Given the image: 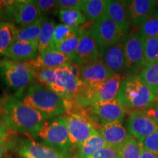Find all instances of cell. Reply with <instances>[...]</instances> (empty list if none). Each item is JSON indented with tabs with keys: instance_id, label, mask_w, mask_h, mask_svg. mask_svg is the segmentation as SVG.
<instances>
[{
	"instance_id": "cell-31",
	"label": "cell",
	"mask_w": 158,
	"mask_h": 158,
	"mask_svg": "<svg viewBox=\"0 0 158 158\" xmlns=\"http://www.w3.org/2000/svg\"><path fill=\"white\" fill-rule=\"evenodd\" d=\"M146 62L150 64L158 61V37L146 38L142 37ZM146 65V66H147Z\"/></svg>"
},
{
	"instance_id": "cell-14",
	"label": "cell",
	"mask_w": 158,
	"mask_h": 158,
	"mask_svg": "<svg viewBox=\"0 0 158 158\" xmlns=\"http://www.w3.org/2000/svg\"><path fill=\"white\" fill-rule=\"evenodd\" d=\"M78 70L81 81L86 86L102 84L114 75L100 58L92 62L78 66Z\"/></svg>"
},
{
	"instance_id": "cell-10",
	"label": "cell",
	"mask_w": 158,
	"mask_h": 158,
	"mask_svg": "<svg viewBox=\"0 0 158 158\" xmlns=\"http://www.w3.org/2000/svg\"><path fill=\"white\" fill-rule=\"evenodd\" d=\"M85 113L98 127L114 122H123L126 110L117 98L110 102L84 108Z\"/></svg>"
},
{
	"instance_id": "cell-8",
	"label": "cell",
	"mask_w": 158,
	"mask_h": 158,
	"mask_svg": "<svg viewBox=\"0 0 158 158\" xmlns=\"http://www.w3.org/2000/svg\"><path fill=\"white\" fill-rule=\"evenodd\" d=\"M78 76V66L72 62L56 69L51 91L66 101H73L84 87Z\"/></svg>"
},
{
	"instance_id": "cell-24",
	"label": "cell",
	"mask_w": 158,
	"mask_h": 158,
	"mask_svg": "<svg viewBox=\"0 0 158 158\" xmlns=\"http://www.w3.org/2000/svg\"><path fill=\"white\" fill-rule=\"evenodd\" d=\"M106 0H81V10L87 21L93 23L105 15Z\"/></svg>"
},
{
	"instance_id": "cell-13",
	"label": "cell",
	"mask_w": 158,
	"mask_h": 158,
	"mask_svg": "<svg viewBox=\"0 0 158 158\" xmlns=\"http://www.w3.org/2000/svg\"><path fill=\"white\" fill-rule=\"evenodd\" d=\"M129 133L137 140L141 141L158 130V122L150 117L143 110L129 112L127 122Z\"/></svg>"
},
{
	"instance_id": "cell-3",
	"label": "cell",
	"mask_w": 158,
	"mask_h": 158,
	"mask_svg": "<svg viewBox=\"0 0 158 158\" xmlns=\"http://www.w3.org/2000/svg\"><path fill=\"white\" fill-rule=\"evenodd\" d=\"M35 80L34 70L29 62L6 56L0 59V81L13 96L21 99Z\"/></svg>"
},
{
	"instance_id": "cell-46",
	"label": "cell",
	"mask_w": 158,
	"mask_h": 158,
	"mask_svg": "<svg viewBox=\"0 0 158 158\" xmlns=\"http://www.w3.org/2000/svg\"><path fill=\"white\" fill-rule=\"evenodd\" d=\"M2 100L1 98H0V104H1V102H2Z\"/></svg>"
},
{
	"instance_id": "cell-7",
	"label": "cell",
	"mask_w": 158,
	"mask_h": 158,
	"mask_svg": "<svg viewBox=\"0 0 158 158\" xmlns=\"http://www.w3.org/2000/svg\"><path fill=\"white\" fill-rule=\"evenodd\" d=\"M35 139L69 155L73 149L70 142L65 116L46 120Z\"/></svg>"
},
{
	"instance_id": "cell-16",
	"label": "cell",
	"mask_w": 158,
	"mask_h": 158,
	"mask_svg": "<svg viewBox=\"0 0 158 158\" xmlns=\"http://www.w3.org/2000/svg\"><path fill=\"white\" fill-rule=\"evenodd\" d=\"M100 59L114 74H121L125 70L124 40L100 48Z\"/></svg>"
},
{
	"instance_id": "cell-4",
	"label": "cell",
	"mask_w": 158,
	"mask_h": 158,
	"mask_svg": "<svg viewBox=\"0 0 158 158\" xmlns=\"http://www.w3.org/2000/svg\"><path fill=\"white\" fill-rule=\"evenodd\" d=\"M155 99V94L135 74L123 78L117 96L118 102L129 112L149 107Z\"/></svg>"
},
{
	"instance_id": "cell-35",
	"label": "cell",
	"mask_w": 158,
	"mask_h": 158,
	"mask_svg": "<svg viewBox=\"0 0 158 158\" xmlns=\"http://www.w3.org/2000/svg\"><path fill=\"white\" fill-rule=\"evenodd\" d=\"M77 28H71V27L65 26L62 23L56 24L54 29V37H53L51 47L56 46L68 39L76 31Z\"/></svg>"
},
{
	"instance_id": "cell-38",
	"label": "cell",
	"mask_w": 158,
	"mask_h": 158,
	"mask_svg": "<svg viewBox=\"0 0 158 158\" xmlns=\"http://www.w3.org/2000/svg\"><path fill=\"white\" fill-rule=\"evenodd\" d=\"M35 2L42 12L43 15L49 13H58V1L57 0H37ZM44 16V15H43Z\"/></svg>"
},
{
	"instance_id": "cell-25",
	"label": "cell",
	"mask_w": 158,
	"mask_h": 158,
	"mask_svg": "<svg viewBox=\"0 0 158 158\" xmlns=\"http://www.w3.org/2000/svg\"><path fill=\"white\" fill-rule=\"evenodd\" d=\"M19 29L13 23L0 21V55L3 56L7 48L16 41Z\"/></svg>"
},
{
	"instance_id": "cell-34",
	"label": "cell",
	"mask_w": 158,
	"mask_h": 158,
	"mask_svg": "<svg viewBox=\"0 0 158 158\" xmlns=\"http://www.w3.org/2000/svg\"><path fill=\"white\" fill-rule=\"evenodd\" d=\"M122 158H141V150L137 140L131 136L120 149Z\"/></svg>"
},
{
	"instance_id": "cell-20",
	"label": "cell",
	"mask_w": 158,
	"mask_h": 158,
	"mask_svg": "<svg viewBox=\"0 0 158 158\" xmlns=\"http://www.w3.org/2000/svg\"><path fill=\"white\" fill-rule=\"evenodd\" d=\"M99 133L102 136L107 146L121 149L131 134L120 122H114L102 126Z\"/></svg>"
},
{
	"instance_id": "cell-37",
	"label": "cell",
	"mask_w": 158,
	"mask_h": 158,
	"mask_svg": "<svg viewBox=\"0 0 158 158\" xmlns=\"http://www.w3.org/2000/svg\"><path fill=\"white\" fill-rule=\"evenodd\" d=\"M89 158H122L121 151L117 148L106 146L99 149Z\"/></svg>"
},
{
	"instance_id": "cell-33",
	"label": "cell",
	"mask_w": 158,
	"mask_h": 158,
	"mask_svg": "<svg viewBox=\"0 0 158 158\" xmlns=\"http://www.w3.org/2000/svg\"><path fill=\"white\" fill-rule=\"evenodd\" d=\"M138 32L146 38L158 37V12L156 11L152 16L140 27Z\"/></svg>"
},
{
	"instance_id": "cell-29",
	"label": "cell",
	"mask_w": 158,
	"mask_h": 158,
	"mask_svg": "<svg viewBox=\"0 0 158 158\" xmlns=\"http://www.w3.org/2000/svg\"><path fill=\"white\" fill-rule=\"evenodd\" d=\"M58 15L62 24L71 28H77L87 22L81 10H60L58 12Z\"/></svg>"
},
{
	"instance_id": "cell-18",
	"label": "cell",
	"mask_w": 158,
	"mask_h": 158,
	"mask_svg": "<svg viewBox=\"0 0 158 158\" xmlns=\"http://www.w3.org/2000/svg\"><path fill=\"white\" fill-rule=\"evenodd\" d=\"M127 5L131 25L141 26L155 13L157 2L152 0H130L124 1Z\"/></svg>"
},
{
	"instance_id": "cell-45",
	"label": "cell",
	"mask_w": 158,
	"mask_h": 158,
	"mask_svg": "<svg viewBox=\"0 0 158 158\" xmlns=\"http://www.w3.org/2000/svg\"><path fill=\"white\" fill-rule=\"evenodd\" d=\"M2 158H13V157H11L10 155H6V156H5V157H2Z\"/></svg>"
},
{
	"instance_id": "cell-43",
	"label": "cell",
	"mask_w": 158,
	"mask_h": 158,
	"mask_svg": "<svg viewBox=\"0 0 158 158\" xmlns=\"http://www.w3.org/2000/svg\"><path fill=\"white\" fill-rule=\"evenodd\" d=\"M140 150H141V158H158V156L156 155L155 154L145 151L141 147H140Z\"/></svg>"
},
{
	"instance_id": "cell-39",
	"label": "cell",
	"mask_w": 158,
	"mask_h": 158,
	"mask_svg": "<svg viewBox=\"0 0 158 158\" xmlns=\"http://www.w3.org/2000/svg\"><path fill=\"white\" fill-rule=\"evenodd\" d=\"M19 139L15 137L8 141L0 143V158L7 155L11 151H15Z\"/></svg>"
},
{
	"instance_id": "cell-2",
	"label": "cell",
	"mask_w": 158,
	"mask_h": 158,
	"mask_svg": "<svg viewBox=\"0 0 158 158\" xmlns=\"http://www.w3.org/2000/svg\"><path fill=\"white\" fill-rule=\"evenodd\" d=\"M21 99L46 120L61 116L67 112L66 101L64 99L37 82L33 83Z\"/></svg>"
},
{
	"instance_id": "cell-36",
	"label": "cell",
	"mask_w": 158,
	"mask_h": 158,
	"mask_svg": "<svg viewBox=\"0 0 158 158\" xmlns=\"http://www.w3.org/2000/svg\"><path fill=\"white\" fill-rule=\"evenodd\" d=\"M138 142L141 149L158 156V130Z\"/></svg>"
},
{
	"instance_id": "cell-32",
	"label": "cell",
	"mask_w": 158,
	"mask_h": 158,
	"mask_svg": "<svg viewBox=\"0 0 158 158\" xmlns=\"http://www.w3.org/2000/svg\"><path fill=\"white\" fill-rule=\"evenodd\" d=\"M33 70L37 82L51 90L54 83L56 69H33Z\"/></svg>"
},
{
	"instance_id": "cell-17",
	"label": "cell",
	"mask_w": 158,
	"mask_h": 158,
	"mask_svg": "<svg viewBox=\"0 0 158 158\" xmlns=\"http://www.w3.org/2000/svg\"><path fill=\"white\" fill-rule=\"evenodd\" d=\"M43 17L42 12L33 0H17L15 1L14 21L21 28L28 27Z\"/></svg>"
},
{
	"instance_id": "cell-27",
	"label": "cell",
	"mask_w": 158,
	"mask_h": 158,
	"mask_svg": "<svg viewBox=\"0 0 158 158\" xmlns=\"http://www.w3.org/2000/svg\"><path fill=\"white\" fill-rule=\"evenodd\" d=\"M139 78L156 96L158 92V61L147 64L139 73Z\"/></svg>"
},
{
	"instance_id": "cell-41",
	"label": "cell",
	"mask_w": 158,
	"mask_h": 158,
	"mask_svg": "<svg viewBox=\"0 0 158 158\" xmlns=\"http://www.w3.org/2000/svg\"><path fill=\"white\" fill-rule=\"evenodd\" d=\"M15 137H17L16 133H13L7 128L0 116V143L8 141Z\"/></svg>"
},
{
	"instance_id": "cell-1",
	"label": "cell",
	"mask_w": 158,
	"mask_h": 158,
	"mask_svg": "<svg viewBox=\"0 0 158 158\" xmlns=\"http://www.w3.org/2000/svg\"><path fill=\"white\" fill-rule=\"evenodd\" d=\"M0 116L7 128L15 133H21L35 139L46 121L44 116L21 99L14 96L2 100Z\"/></svg>"
},
{
	"instance_id": "cell-22",
	"label": "cell",
	"mask_w": 158,
	"mask_h": 158,
	"mask_svg": "<svg viewBox=\"0 0 158 158\" xmlns=\"http://www.w3.org/2000/svg\"><path fill=\"white\" fill-rule=\"evenodd\" d=\"M38 54L37 43L15 41L7 48L3 56L21 62H28L36 58Z\"/></svg>"
},
{
	"instance_id": "cell-28",
	"label": "cell",
	"mask_w": 158,
	"mask_h": 158,
	"mask_svg": "<svg viewBox=\"0 0 158 158\" xmlns=\"http://www.w3.org/2000/svg\"><path fill=\"white\" fill-rule=\"evenodd\" d=\"M55 27H56V24L54 20L44 16L40 33L38 40H37L39 53L51 46Z\"/></svg>"
},
{
	"instance_id": "cell-5",
	"label": "cell",
	"mask_w": 158,
	"mask_h": 158,
	"mask_svg": "<svg viewBox=\"0 0 158 158\" xmlns=\"http://www.w3.org/2000/svg\"><path fill=\"white\" fill-rule=\"evenodd\" d=\"M123 78L121 74H114L100 84L92 86H84L73 101L77 106L83 108L112 101L117 98Z\"/></svg>"
},
{
	"instance_id": "cell-42",
	"label": "cell",
	"mask_w": 158,
	"mask_h": 158,
	"mask_svg": "<svg viewBox=\"0 0 158 158\" xmlns=\"http://www.w3.org/2000/svg\"><path fill=\"white\" fill-rule=\"evenodd\" d=\"M148 116L158 122V104L154 102L152 105L143 110Z\"/></svg>"
},
{
	"instance_id": "cell-6",
	"label": "cell",
	"mask_w": 158,
	"mask_h": 158,
	"mask_svg": "<svg viewBox=\"0 0 158 158\" xmlns=\"http://www.w3.org/2000/svg\"><path fill=\"white\" fill-rule=\"evenodd\" d=\"M65 116L73 149H78L85 141L100 130V128L86 115L84 108L77 106L73 101L67 102Z\"/></svg>"
},
{
	"instance_id": "cell-26",
	"label": "cell",
	"mask_w": 158,
	"mask_h": 158,
	"mask_svg": "<svg viewBox=\"0 0 158 158\" xmlns=\"http://www.w3.org/2000/svg\"><path fill=\"white\" fill-rule=\"evenodd\" d=\"M87 29H85L84 27H79L68 39H67L64 42L61 43L60 44L57 45L56 46L51 47V48L71 58V56L76 51L83 35H84L85 31Z\"/></svg>"
},
{
	"instance_id": "cell-12",
	"label": "cell",
	"mask_w": 158,
	"mask_h": 158,
	"mask_svg": "<svg viewBox=\"0 0 158 158\" xmlns=\"http://www.w3.org/2000/svg\"><path fill=\"white\" fill-rule=\"evenodd\" d=\"M125 68L130 71L144 68L147 65L143 47V40L139 32L131 33L124 40Z\"/></svg>"
},
{
	"instance_id": "cell-40",
	"label": "cell",
	"mask_w": 158,
	"mask_h": 158,
	"mask_svg": "<svg viewBox=\"0 0 158 158\" xmlns=\"http://www.w3.org/2000/svg\"><path fill=\"white\" fill-rule=\"evenodd\" d=\"M81 0H59L58 12L70 10H81Z\"/></svg>"
},
{
	"instance_id": "cell-11",
	"label": "cell",
	"mask_w": 158,
	"mask_h": 158,
	"mask_svg": "<svg viewBox=\"0 0 158 158\" xmlns=\"http://www.w3.org/2000/svg\"><path fill=\"white\" fill-rule=\"evenodd\" d=\"M15 153L20 158H70V155L35 139H19Z\"/></svg>"
},
{
	"instance_id": "cell-44",
	"label": "cell",
	"mask_w": 158,
	"mask_h": 158,
	"mask_svg": "<svg viewBox=\"0 0 158 158\" xmlns=\"http://www.w3.org/2000/svg\"><path fill=\"white\" fill-rule=\"evenodd\" d=\"M156 99H155V102H156V103H158V92H157V94H156Z\"/></svg>"
},
{
	"instance_id": "cell-19",
	"label": "cell",
	"mask_w": 158,
	"mask_h": 158,
	"mask_svg": "<svg viewBox=\"0 0 158 158\" xmlns=\"http://www.w3.org/2000/svg\"><path fill=\"white\" fill-rule=\"evenodd\" d=\"M28 62L33 69H56L72 61L70 57L50 47L40 52L36 58Z\"/></svg>"
},
{
	"instance_id": "cell-23",
	"label": "cell",
	"mask_w": 158,
	"mask_h": 158,
	"mask_svg": "<svg viewBox=\"0 0 158 158\" xmlns=\"http://www.w3.org/2000/svg\"><path fill=\"white\" fill-rule=\"evenodd\" d=\"M107 146L106 141L99 132L88 138L76 150L77 158H89L99 149Z\"/></svg>"
},
{
	"instance_id": "cell-9",
	"label": "cell",
	"mask_w": 158,
	"mask_h": 158,
	"mask_svg": "<svg viewBox=\"0 0 158 158\" xmlns=\"http://www.w3.org/2000/svg\"><path fill=\"white\" fill-rule=\"evenodd\" d=\"M87 31L100 48L121 42L127 36V34L106 15L92 23Z\"/></svg>"
},
{
	"instance_id": "cell-30",
	"label": "cell",
	"mask_w": 158,
	"mask_h": 158,
	"mask_svg": "<svg viewBox=\"0 0 158 158\" xmlns=\"http://www.w3.org/2000/svg\"><path fill=\"white\" fill-rule=\"evenodd\" d=\"M44 16L28 27L20 28L16 41L37 43Z\"/></svg>"
},
{
	"instance_id": "cell-21",
	"label": "cell",
	"mask_w": 158,
	"mask_h": 158,
	"mask_svg": "<svg viewBox=\"0 0 158 158\" xmlns=\"http://www.w3.org/2000/svg\"><path fill=\"white\" fill-rule=\"evenodd\" d=\"M105 15L117 24L127 34L131 26V21L127 7L124 1L108 0Z\"/></svg>"
},
{
	"instance_id": "cell-15",
	"label": "cell",
	"mask_w": 158,
	"mask_h": 158,
	"mask_svg": "<svg viewBox=\"0 0 158 158\" xmlns=\"http://www.w3.org/2000/svg\"><path fill=\"white\" fill-rule=\"evenodd\" d=\"M100 51L94 39L86 30L83 35L76 51L71 56L73 64L81 65L92 62L100 58Z\"/></svg>"
},
{
	"instance_id": "cell-47",
	"label": "cell",
	"mask_w": 158,
	"mask_h": 158,
	"mask_svg": "<svg viewBox=\"0 0 158 158\" xmlns=\"http://www.w3.org/2000/svg\"><path fill=\"white\" fill-rule=\"evenodd\" d=\"M157 104H158V103H157Z\"/></svg>"
}]
</instances>
